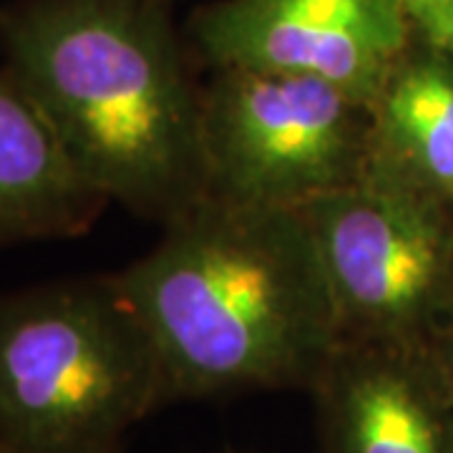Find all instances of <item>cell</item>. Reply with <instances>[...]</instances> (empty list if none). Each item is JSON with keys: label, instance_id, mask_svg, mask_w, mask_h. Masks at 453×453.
Here are the masks:
<instances>
[{"label": "cell", "instance_id": "6da1fadb", "mask_svg": "<svg viewBox=\"0 0 453 453\" xmlns=\"http://www.w3.org/2000/svg\"><path fill=\"white\" fill-rule=\"evenodd\" d=\"M169 0L0 5L3 68L96 192L166 225L207 192L202 88Z\"/></svg>", "mask_w": 453, "mask_h": 453}, {"label": "cell", "instance_id": "7a4b0ae2", "mask_svg": "<svg viewBox=\"0 0 453 453\" xmlns=\"http://www.w3.org/2000/svg\"><path fill=\"white\" fill-rule=\"evenodd\" d=\"M162 357L172 401L310 393L340 345L305 214L204 196L116 273Z\"/></svg>", "mask_w": 453, "mask_h": 453}, {"label": "cell", "instance_id": "3957f363", "mask_svg": "<svg viewBox=\"0 0 453 453\" xmlns=\"http://www.w3.org/2000/svg\"><path fill=\"white\" fill-rule=\"evenodd\" d=\"M166 403L162 357L116 273L0 297V453H121Z\"/></svg>", "mask_w": 453, "mask_h": 453}, {"label": "cell", "instance_id": "277c9868", "mask_svg": "<svg viewBox=\"0 0 453 453\" xmlns=\"http://www.w3.org/2000/svg\"><path fill=\"white\" fill-rule=\"evenodd\" d=\"M210 71L202 88L204 196L303 211L365 179L371 104L312 76Z\"/></svg>", "mask_w": 453, "mask_h": 453}, {"label": "cell", "instance_id": "5b68a950", "mask_svg": "<svg viewBox=\"0 0 453 453\" xmlns=\"http://www.w3.org/2000/svg\"><path fill=\"white\" fill-rule=\"evenodd\" d=\"M303 214L340 340L434 345L453 320V207L368 174Z\"/></svg>", "mask_w": 453, "mask_h": 453}, {"label": "cell", "instance_id": "8992f818", "mask_svg": "<svg viewBox=\"0 0 453 453\" xmlns=\"http://www.w3.org/2000/svg\"><path fill=\"white\" fill-rule=\"evenodd\" d=\"M413 38L403 0H214L187 23L210 68L312 76L365 104Z\"/></svg>", "mask_w": 453, "mask_h": 453}, {"label": "cell", "instance_id": "52a82bcc", "mask_svg": "<svg viewBox=\"0 0 453 453\" xmlns=\"http://www.w3.org/2000/svg\"><path fill=\"white\" fill-rule=\"evenodd\" d=\"M308 395L318 453H453V395L431 345L340 340Z\"/></svg>", "mask_w": 453, "mask_h": 453}, {"label": "cell", "instance_id": "ba28073f", "mask_svg": "<svg viewBox=\"0 0 453 453\" xmlns=\"http://www.w3.org/2000/svg\"><path fill=\"white\" fill-rule=\"evenodd\" d=\"M109 204L0 65V244L79 237Z\"/></svg>", "mask_w": 453, "mask_h": 453}, {"label": "cell", "instance_id": "9c48e42d", "mask_svg": "<svg viewBox=\"0 0 453 453\" xmlns=\"http://www.w3.org/2000/svg\"><path fill=\"white\" fill-rule=\"evenodd\" d=\"M368 174L453 207V56L418 35L372 98Z\"/></svg>", "mask_w": 453, "mask_h": 453}, {"label": "cell", "instance_id": "30bf717a", "mask_svg": "<svg viewBox=\"0 0 453 453\" xmlns=\"http://www.w3.org/2000/svg\"><path fill=\"white\" fill-rule=\"evenodd\" d=\"M408 20L418 38L441 46L453 28V0H403Z\"/></svg>", "mask_w": 453, "mask_h": 453}, {"label": "cell", "instance_id": "8fae6325", "mask_svg": "<svg viewBox=\"0 0 453 453\" xmlns=\"http://www.w3.org/2000/svg\"><path fill=\"white\" fill-rule=\"evenodd\" d=\"M434 356H436L438 365H441V371H443V378H446V383H449V388H451L453 395V320L446 325V330L434 340Z\"/></svg>", "mask_w": 453, "mask_h": 453}, {"label": "cell", "instance_id": "7c38bea8", "mask_svg": "<svg viewBox=\"0 0 453 453\" xmlns=\"http://www.w3.org/2000/svg\"><path fill=\"white\" fill-rule=\"evenodd\" d=\"M438 49L449 50V53H451V56H453V28H451V33H449V35H446V41H443V43H441V46H438Z\"/></svg>", "mask_w": 453, "mask_h": 453}]
</instances>
